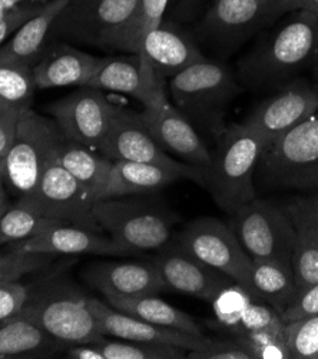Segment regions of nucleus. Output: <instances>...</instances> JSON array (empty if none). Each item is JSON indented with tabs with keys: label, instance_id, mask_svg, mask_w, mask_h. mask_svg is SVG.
Listing matches in <instances>:
<instances>
[{
	"label": "nucleus",
	"instance_id": "obj_1",
	"mask_svg": "<svg viewBox=\"0 0 318 359\" xmlns=\"http://www.w3.org/2000/svg\"><path fill=\"white\" fill-rule=\"evenodd\" d=\"M290 13L238 60L237 79L244 89L272 93L308 72L318 76V16Z\"/></svg>",
	"mask_w": 318,
	"mask_h": 359
},
{
	"label": "nucleus",
	"instance_id": "obj_2",
	"mask_svg": "<svg viewBox=\"0 0 318 359\" xmlns=\"http://www.w3.org/2000/svg\"><path fill=\"white\" fill-rule=\"evenodd\" d=\"M52 32L98 49L139 53L144 42L143 0H69Z\"/></svg>",
	"mask_w": 318,
	"mask_h": 359
},
{
	"label": "nucleus",
	"instance_id": "obj_3",
	"mask_svg": "<svg viewBox=\"0 0 318 359\" xmlns=\"http://www.w3.org/2000/svg\"><path fill=\"white\" fill-rule=\"evenodd\" d=\"M265 140L244 123H232L217 139L211 165L201 172L204 185L217 205L232 215L257 198L254 173Z\"/></svg>",
	"mask_w": 318,
	"mask_h": 359
},
{
	"label": "nucleus",
	"instance_id": "obj_4",
	"mask_svg": "<svg viewBox=\"0 0 318 359\" xmlns=\"http://www.w3.org/2000/svg\"><path fill=\"white\" fill-rule=\"evenodd\" d=\"M173 106L198 130L216 140L225 132V118L244 88L234 72L209 59L195 63L169 79Z\"/></svg>",
	"mask_w": 318,
	"mask_h": 359
},
{
	"label": "nucleus",
	"instance_id": "obj_5",
	"mask_svg": "<svg viewBox=\"0 0 318 359\" xmlns=\"http://www.w3.org/2000/svg\"><path fill=\"white\" fill-rule=\"evenodd\" d=\"M254 184L265 191L318 196V112L265 147Z\"/></svg>",
	"mask_w": 318,
	"mask_h": 359
},
{
	"label": "nucleus",
	"instance_id": "obj_6",
	"mask_svg": "<svg viewBox=\"0 0 318 359\" xmlns=\"http://www.w3.org/2000/svg\"><path fill=\"white\" fill-rule=\"evenodd\" d=\"M93 215L103 232L129 254L159 250L172 239L176 215L166 206L144 198H114L93 205Z\"/></svg>",
	"mask_w": 318,
	"mask_h": 359
},
{
	"label": "nucleus",
	"instance_id": "obj_7",
	"mask_svg": "<svg viewBox=\"0 0 318 359\" xmlns=\"http://www.w3.org/2000/svg\"><path fill=\"white\" fill-rule=\"evenodd\" d=\"M49 335L66 346L96 344L100 334L89 306V297L63 282L44 285L20 309Z\"/></svg>",
	"mask_w": 318,
	"mask_h": 359
},
{
	"label": "nucleus",
	"instance_id": "obj_8",
	"mask_svg": "<svg viewBox=\"0 0 318 359\" xmlns=\"http://www.w3.org/2000/svg\"><path fill=\"white\" fill-rule=\"evenodd\" d=\"M63 139L53 119L32 107L20 114L13 145L5 159V181L20 198H29L37 191Z\"/></svg>",
	"mask_w": 318,
	"mask_h": 359
},
{
	"label": "nucleus",
	"instance_id": "obj_9",
	"mask_svg": "<svg viewBox=\"0 0 318 359\" xmlns=\"http://www.w3.org/2000/svg\"><path fill=\"white\" fill-rule=\"evenodd\" d=\"M230 217V226L253 261H291L297 233L282 206L256 198Z\"/></svg>",
	"mask_w": 318,
	"mask_h": 359
},
{
	"label": "nucleus",
	"instance_id": "obj_10",
	"mask_svg": "<svg viewBox=\"0 0 318 359\" xmlns=\"http://www.w3.org/2000/svg\"><path fill=\"white\" fill-rule=\"evenodd\" d=\"M279 16L271 0H214L198 34L212 49L230 55Z\"/></svg>",
	"mask_w": 318,
	"mask_h": 359
},
{
	"label": "nucleus",
	"instance_id": "obj_11",
	"mask_svg": "<svg viewBox=\"0 0 318 359\" xmlns=\"http://www.w3.org/2000/svg\"><path fill=\"white\" fill-rule=\"evenodd\" d=\"M178 242L194 257L228 275L249 292L253 259L230 225L217 218H198L185 226Z\"/></svg>",
	"mask_w": 318,
	"mask_h": 359
},
{
	"label": "nucleus",
	"instance_id": "obj_12",
	"mask_svg": "<svg viewBox=\"0 0 318 359\" xmlns=\"http://www.w3.org/2000/svg\"><path fill=\"white\" fill-rule=\"evenodd\" d=\"M118 106L99 89L82 86L48 107V114L65 136L92 151H99Z\"/></svg>",
	"mask_w": 318,
	"mask_h": 359
},
{
	"label": "nucleus",
	"instance_id": "obj_13",
	"mask_svg": "<svg viewBox=\"0 0 318 359\" xmlns=\"http://www.w3.org/2000/svg\"><path fill=\"white\" fill-rule=\"evenodd\" d=\"M99 152L114 162L128 161L162 166L181 172L187 179L201 182V170L187 163L178 162L158 145L148 130L140 112L124 109L118 111L112 119L111 128L99 148Z\"/></svg>",
	"mask_w": 318,
	"mask_h": 359
},
{
	"label": "nucleus",
	"instance_id": "obj_14",
	"mask_svg": "<svg viewBox=\"0 0 318 359\" xmlns=\"http://www.w3.org/2000/svg\"><path fill=\"white\" fill-rule=\"evenodd\" d=\"M25 199L49 219L103 232L93 215L95 203L56 158L46 168L37 191Z\"/></svg>",
	"mask_w": 318,
	"mask_h": 359
},
{
	"label": "nucleus",
	"instance_id": "obj_15",
	"mask_svg": "<svg viewBox=\"0 0 318 359\" xmlns=\"http://www.w3.org/2000/svg\"><path fill=\"white\" fill-rule=\"evenodd\" d=\"M318 112V88L308 79H297L274 90L242 122L270 145Z\"/></svg>",
	"mask_w": 318,
	"mask_h": 359
},
{
	"label": "nucleus",
	"instance_id": "obj_16",
	"mask_svg": "<svg viewBox=\"0 0 318 359\" xmlns=\"http://www.w3.org/2000/svg\"><path fill=\"white\" fill-rule=\"evenodd\" d=\"M154 259L168 291L183 292L211 302L224 288L235 283L232 278L194 257L178 241L169 242Z\"/></svg>",
	"mask_w": 318,
	"mask_h": 359
},
{
	"label": "nucleus",
	"instance_id": "obj_17",
	"mask_svg": "<svg viewBox=\"0 0 318 359\" xmlns=\"http://www.w3.org/2000/svg\"><path fill=\"white\" fill-rule=\"evenodd\" d=\"M140 116L162 151L175 155L201 172L211 165V152L201 135L168 97L144 107Z\"/></svg>",
	"mask_w": 318,
	"mask_h": 359
},
{
	"label": "nucleus",
	"instance_id": "obj_18",
	"mask_svg": "<svg viewBox=\"0 0 318 359\" xmlns=\"http://www.w3.org/2000/svg\"><path fill=\"white\" fill-rule=\"evenodd\" d=\"M86 86L129 95L138 99L144 107L168 97L165 79L139 53L128 57H105L102 66Z\"/></svg>",
	"mask_w": 318,
	"mask_h": 359
},
{
	"label": "nucleus",
	"instance_id": "obj_19",
	"mask_svg": "<svg viewBox=\"0 0 318 359\" xmlns=\"http://www.w3.org/2000/svg\"><path fill=\"white\" fill-rule=\"evenodd\" d=\"M91 311L102 335L128 341L165 344L195 351L205 346L211 339L205 335H194L173 328L151 324L139 318L124 313L98 298H89Z\"/></svg>",
	"mask_w": 318,
	"mask_h": 359
},
{
	"label": "nucleus",
	"instance_id": "obj_20",
	"mask_svg": "<svg viewBox=\"0 0 318 359\" xmlns=\"http://www.w3.org/2000/svg\"><path fill=\"white\" fill-rule=\"evenodd\" d=\"M16 246L32 254L46 255H129L128 250L105 232H98L74 225L53 226Z\"/></svg>",
	"mask_w": 318,
	"mask_h": 359
},
{
	"label": "nucleus",
	"instance_id": "obj_21",
	"mask_svg": "<svg viewBox=\"0 0 318 359\" xmlns=\"http://www.w3.org/2000/svg\"><path fill=\"white\" fill-rule=\"evenodd\" d=\"M105 57L89 55L65 43L49 46L33 65L32 74L38 89L86 86L102 66Z\"/></svg>",
	"mask_w": 318,
	"mask_h": 359
},
{
	"label": "nucleus",
	"instance_id": "obj_22",
	"mask_svg": "<svg viewBox=\"0 0 318 359\" xmlns=\"http://www.w3.org/2000/svg\"><path fill=\"white\" fill-rule=\"evenodd\" d=\"M85 278L103 297L159 295L168 291L154 262H99L86 269Z\"/></svg>",
	"mask_w": 318,
	"mask_h": 359
},
{
	"label": "nucleus",
	"instance_id": "obj_23",
	"mask_svg": "<svg viewBox=\"0 0 318 359\" xmlns=\"http://www.w3.org/2000/svg\"><path fill=\"white\" fill-rule=\"evenodd\" d=\"M139 55L165 81L195 63L206 60L190 36L173 26L165 25L164 20L145 36Z\"/></svg>",
	"mask_w": 318,
	"mask_h": 359
},
{
	"label": "nucleus",
	"instance_id": "obj_24",
	"mask_svg": "<svg viewBox=\"0 0 318 359\" xmlns=\"http://www.w3.org/2000/svg\"><path fill=\"white\" fill-rule=\"evenodd\" d=\"M69 0H49L42 11L20 26L0 46V60L33 67L45 52V42Z\"/></svg>",
	"mask_w": 318,
	"mask_h": 359
},
{
	"label": "nucleus",
	"instance_id": "obj_25",
	"mask_svg": "<svg viewBox=\"0 0 318 359\" xmlns=\"http://www.w3.org/2000/svg\"><path fill=\"white\" fill-rule=\"evenodd\" d=\"M180 179H187V176L162 166L128 161L114 162L110 181L102 192L100 201L148 195L161 191Z\"/></svg>",
	"mask_w": 318,
	"mask_h": 359
},
{
	"label": "nucleus",
	"instance_id": "obj_26",
	"mask_svg": "<svg viewBox=\"0 0 318 359\" xmlns=\"http://www.w3.org/2000/svg\"><path fill=\"white\" fill-rule=\"evenodd\" d=\"M66 348L20 312L0 322V359L51 358Z\"/></svg>",
	"mask_w": 318,
	"mask_h": 359
},
{
	"label": "nucleus",
	"instance_id": "obj_27",
	"mask_svg": "<svg viewBox=\"0 0 318 359\" xmlns=\"http://www.w3.org/2000/svg\"><path fill=\"white\" fill-rule=\"evenodd\" d=\"M249 294L282 315L296 299L297 285L291 261H253Z\"/></svg>",
	"mask_w": 318,
	"mask_h": 359
},
{
	"label": "nucleus",
	"instance_id": "obj_28",
	"mask_svg": "<svg viewBox=\"0 0 318 359\" xmlns=\"http://www.w3.org/2000/svg\"><path fill=\"white\" fill-rule=\"evenodd\" d=\"M56 161L77 179L93 203L100 201L102 192L110 181L114 161L103 155L99 156L92 149L67 139L60 143Z\"/></svg>",
	"mask_w": 318,
	"mask_h": 359
},
{
	"label": "nucleus",
	"instance_id": "obj_29",
	"mask_svg": "<svg viewBox=\"0 0 318 359\" xmlns=\"http://www.w3.org/2000/svg\"><path fill=\"white\" fill-rule=\"evenodd\" d=\"M105 299L112 308L131 316L151 322V324L173 328L194 335H204L198 322H195L191 315L162 301L158 295H105Z\"/></svg>",
	"mask_w": 318,
	"mask_h": 359
},
{
	"label": "nucleus",
	"instance_id": "obj_30",
	"mask_svg": "<svg viewBox=\"0 0 318 359\" xmlns=\"http://www.w3.org/2000/svg\"><path fill=\"white\" fill-rule=\"evenodd\" d=\"M59 225L65 224L44 217L27 199L19 198L16 205L0 215V245L22 242Z\"/></svg>",
	"mask_w": 318,
	"mask_h": 359
},
{
	"label": "nucleus",
	"instance_id": "obj_31",
	"mask_svg": "<svg viewBox=\"0 0 318 359\" xmlns=\"http://www.w3.org/2000/svg\"><path fill=\"white\" fill-rule=\"evenodd\" d=\"M37 89L30 66L0 60V112H25Z\"/></svg>",
	"mask_w": 318,
	"mask_h": 359
},
{
	"label": "nucleus",
	"instance_id": "obj_32",
	"mask_svg": "<svg viewBox=\"0 0 318 359\" xmlns=\"http://www.w3.org/2000/svg\"><path fill=\"white\" fill-rule=\"evenodd\" d=\"M105 359H181L188 351L165 344H150L128 339H108L103 337L95 344Z\"/></svg>",
	"mask_w": 318,
	"mask_h": 359
},
{
	"label": "nucleus",
	"instance_id": "obj_33",
	"mask_svg": "<svg viewBox=\"0 0 318 359\" xmlns=\"http://www.w3.org/2000/svg\"><path fill=\"white\" fill-rule=\"evenodd\" d=\"M253 299L254 298L239 283L235 282L227 286L211 301L212 311H214V322H212V325L230 335L238 325L242 313Z\"/></svg>",
	"mask_w": 318,
	"mask_h": 359
},
{
	"label": "nucleus",
	"instance_id": "obj_34",
	"mask_svg": "<svg viewBox=\"0 0 318 359\" xmlns=\"http://www.w3.org/2000/svg\"><path fill=\"white\" fill-rule=\"evenodd\" d=\"M290 356L294 359H318V313L286 324Z\"/></svg>",
	"mask_w": 318,
	"mask_h": 359
},
{
	"label": "nucleus",
	"instance_id": "obj_35",
	"mask_svg": "<svg viewBox=\"0 0 318 359\" xmlns=\"http://www.w3.org/2000/svg\"><path fill=\"white\" fill-rule=\"evenodd\" d=\"M291 266L297 285V298L318 283V246L298 236L291 257Z\"/></svg>",
	"mask_w": 318,
	"mask_h": 359
},
{
	"label": "nucleus",
	"instance_id": "obj_36",
	"mask_svg": "<svg viewBox=\"0 0 318 359\" xmlns=\"http://www.w3.org/2000/svg\"><path fill=\"white\" fill-rule=\"evenodd\" d=\"M254 359H290V351L286 338V325L277 330L256 332L238 339Z\"/></svg>",
	"mask_w": 318,
	"mask_h": 359
},
{
	"label": "nucleus",
	"instance_id": "obj_37",
	"mask_svg": "<svg viewBox=\"0 0 318 359\" xmlns=\"http://www.w3.org/2000/svg\"><path fill=\"white\" fill-rule=\"evenodd\" d=\"M286 322L282 319L281 313H278L272 306L253 299L251 304L246 306L238 325L230 334V337L231 339H238L256 332L282 328Z\"/></svg>",
	"mask_w": 318,
	"mask_h": 359
},
{
	"label": "nucleus",
	"instance_id": "obj_38",
	"mask_svg": "<svg viewBox=\"0 0 318 359\" xmlns=\"http://www.w3.org/2000/svg\"><path fill=\"white\" fill-rule=\"evenodd\" d=\"M282 209L290 217L296 233L318 246V196L294 198Z\"/></svg>",
	"mask_w": 318,
	"mask_h": 359
},
{
	"label": "nucleus",
	"instance_id": "obj_39",
	"mask_svg": "<svg viewBox=\"0 0 318 359\" xmlns=\"http://www.w3.org/2000/svg\"><path fill=\"white\" fill-rule=\"evenodd\" d=\"M49 262L46 254H32L20 248H15L12 252L0 255V282H13L23 275L37 272Z\"/></svg>",
	"mask_w": 318,
	"mask_h": 359
},
{
	"label": "nucleus",
	"instance_id": "obj_40",
	"mask_svg": "<svg viewBox=\"0 0 318 359\" xmlns=\"http://www.w3.org/2000/svg\"><path fill=\"white\" fill-rule=\"evenodd\" d=\"M187 358L191 359H254L239 342L230 341H209L205 346L188 351Z\"/></svg>",
	"mask_w": 318,
	"mask_h": 359
},
{
	"label": "nucleus",
	"instance_id": "obj_41",
	"mask_svg": "<svg viewBox=\"0 0 318 359\" xmlns=\"http://www.w3.org/2000/svg\"><path fill=\"white\" fill-rule=\"evenodd\" d=\"M29 295V290L18 280L0 282V322L20 312Z\"/></svg>",
	"mask_w": 318,
	"mask_h": 359
},
{
	"label": "nucleus",
	"instance_id": "obj_42",
	"mask_svg": "<svg viewBox=\"0 0 318 359\" xmlns=\"http://www.w3.org/2000/svg\"><path fill=\"white\" fill-rule=\"evenodd\" d=\"M45 4H22L12 11H8L6 15L0 19V46H2L11 36L23 26L29 19L38 15Z\"/></svg>",
	"mask_w": 318,
	"mask_h": 359
},
{
	"label": "nucleus",
	"instance_id": "obj_43",
	"mask_svg": "<svg viewBox=\"0 0 318 359\" xmlns=\"http://www.w3.org/2000/svg\"><path fill=\"white\" fill-rule=\"evenodd\" d=\"M318 313V283L311 286L304 294H301L284 312H282V319L287 322L305 318L310 315Z\"/></svg>",
	"mask_w": 318,
	"mask_h": 359
},
{
	"label": "nucleus",
	"instance_id": "obj_44",
	"mask_svg": "<svg viewBox=\"0 0 318 359\" xmlns=\"http://www.w3.org/2000/svg\"><path fill=\"white\" fill-rule=\"evenodd\" d=\"M22 112L6 111L0 112V162L5 161L15 140L18 121Z\"/></svg>",
	"mask_w": 318,
	"mask_h": 359
},
{
	"label": "nucleus",
	"instance_id": "obj_45",
	"mask_svg": "<svg viewBox=\"0 0 318 359\" xmlns=\"http://www.w3.org/2000/svg\"><path fill=\"white\" fill-rule=\"evenodd\" d=\"M169 0H143V32L144 39L145 36L158 27L166 11Z\"/></svg>",
	"mask_w": 318,
	"mask_h": 359
},
{
	"label": "nucleus",
	"instance_id": "obj_46",
	"mask_svg": "<svg viewBox=\"0 0 318 359\" xmlns=\"http://www.w3.org/2000/svg\"><path fill=\"white\" fill-rule=\"evenodd\" d=\"M275 8L281 16L294 11H305L318 16V0H277Z\"/></svg>",
	"mask_w": 318,
	"mask_h": 359
},
{
	"label": "nucleus",
	"instance_id": "obj_47",
	"mask_svg": "<svg viewBox=\"0 0 318 359\" xmlns=\"http://www.w3.org/2000/svg\"><path fill=\"white\" fill-rule=\"evenodd\" d=\"M66 358L70 359H105L103 353L95 344H78L70 345L65 351Z\"/></svg>",
	"mask_w": 318,
	"mask_h": 359
},
{
	"label": "nucleus",
	"instance_id": "obj_48",
	"mask_svg": "<svg viewBox=\"0 0 318 359\" xmlns=\"http://www.w3.org/2000/svg\"><path fill=\"white\" fill-rule=\"evenodd\" d=\"M5 161L0 162V215H2L8 208V196L5 191Z\"/></svg>",
	"mask_w": 318,
	"mask_h": 359
},
{
	"label": "nucleus",
	"instance_id": "obj_49",
	"mask_svg": "<svg viewBox=\"0 0 318 359\" xmlns=\"http://www.w3.org/2000/svg\"><path fill=\"white\" fill-rule=\"evenodd\" d=\"M0 4L4 5L5 11H12V9H15L16 6L25 4V0H0Z\"/></svg>",
	"mask_w": 318,
	"mask_h": 359
},
{
	"label": "nucleus",
	"instance_id": "obj_50",
	"mask_svg": "<svg viewBox=\"0 0 318 359\" xmlns=\"http://www.w3.org/2000/svg\"><path fill=\"white\" fill-rule=\"evenodd\" d=\"M6 12L8 11H5V8H4V5L2 4H0V19H2L5 15H6Z\"/></svg>",
	"mask_w": 318,
	"mask_h": 359
},
{
	"label": "nucleus",
	"instance_id": "obj_51",
	"mask_svg": "<svg viewBox=\"0 0 318 359\" xmlns=\"http://www.w3.org/2000/svg\"><path fill=\"white\" fill-rule=\"evenodd\" d=\"M271 2H277V0H271Z\"/></svg>",
	"mask_w": 318,
	"mask_h": 359
},
{
	"label": "nucleus",
	"instance_id": "obj_52",
	"mask_svg": "<svg viewBox=\"0 0 318 359\" xmlns=\"http://www.w3.org/2000/svg\"><path fill=\"white\" fill-rule=\"evenodd\" d=\"M212 2H214V0H212Z\"/></svg>",
	"mask_w": 318,
	"mask_h": 359
}]
</instances>
